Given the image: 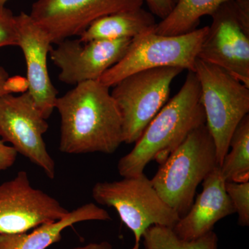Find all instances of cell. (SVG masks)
Instances as JSON below:
<instances>
[{
  "label": "cell",
  "instance_id": "6da1fadb",
  "mask_svg": "<svg viewBox=\"0 0 249 249\" xmlns=\"http://www.w3.org/2000/svg\"><path fill=\"white\" fill-rule=\"evenodd\" d=\"M109 88L98 80H90L75 85L57 98L60 152L111 155L124 142L122 119Z\"/></svg>",
  "mask_w": 249,
  "mask_h": 249
},
{
  "label": "cell",
  "instance_id": "7a4b0ae2",
  "mask_svg": "<svg viewBox=\"0 0 249 249\" xmlns=\"http://www.w3.org/2000/svg\"><path fill=\"white\" fill-rule=\"evenodd\" d=\"M205 124L200 84L196 73L188 71L181 89L157 113L133 149L119 160V175L133 178L143 173L152 160L161 164L188 134Z\"/></svg>",
  "mask_w": 249,
  "mask_h": 249
},
{
  "label": "cell",
  "instance_id": "3957f363",
  "mask_svg": "<svg viewBox=\"0 0 249 249\" xmlns=\"http://www.w3.org/2000/svg\"><path fill=\"white\" fill-rule=\"evenodd\" d=\"M217 166L213 139L206 124H201L160 165L152 186L181 217L191 209L198 186Z\"/></svg>",
  "mask_w": 249,
  "mask_h": 249
},
{
  "label": "cell",
  "instance_id": "277c9868",
  "mask_svg": "<svg viewBox=\"0 0 249 249\" xmlns=\"http://www.w3.org/2000/svg\"><path fill=\"white\" fill-rule=\"evenodd\" d=\"M206 124L215 144L218 164L229 152L234 130L249 111V88L221 67L196 59Z\"/></svg>",
  "mask_w": 249,
  "mask_h": 249
},
{
  "label": "cell",
  "instance_id": "5b68a950",
  "mask_svg": "<svg viewBox=\"0 0 249 249\" xmlns=\"http://www.w3.org/2000/svg\"><path fill=\"white\" fill-rule=\"evenodd\" d=\"M91 195L98 204L112 207L134 235L133 249H139L144 232L154 225L173 228L178 213L159 196L151 179L142 173L120 181L98 182Z\"/></svg>",
  "mask_w": 249,
  "mask_h": 249
},
{
  "label": "cell",
  "instance_id": "8992f818",
  "mask_svg": "<svg viewBox=\"0 0 249 249\" xmlns=\"http://www.w3.org/2000/svg\"><path fill=\"white\" fill-rule=\"evenodd\" d=\"M209 27L179 36H162L155 31L134 37L124 58L98 81L111 88L129 75L160 67H179L194 71Z\"/></svg>",
  "mask_w": 249,
  "mask_h": 249
},
{
  "label": "cell",
  "instance_id": "52a82bcc",
  "mask_svg": "<svg viewBox=\"0 0 249 249\" xmlns=\"http://www.w3.org/2000/svg\"><path fill=\"white\" fill-rule=\"evenodd\" d=\"M183 70L165 67L129 75L111 91L122 119L123 142L134 143L163 107L173 80Z\"/></svg>",
  "mask_w": 249,
  "mask_h": 249
},
{
  "label": "cell",
  "instance_id": "ba28073f",
  "mask_svg": "<svg viewBox=\"0 0 249 249\" xmlns=\"http://www.w3.org/2000/svg\"><path fill=\"white\" fill-rule=\"evenodd\" d=\"M49 128L32 96L28 91L0 97V139L11 143L18 154L45 172L47 178L55 176V164L49 153L44 134Z\"/></svg>",
  "mask_w": 249,
  "mask_h": 249
},
{
  "label": "cell",
  "instance_id": "9c48e42d",
  "mask_svg": "<svg viewBox=\"0 0 249 249\" xmlns=\"http://www.w3.org/2000/svg\"><path fill=\"white\" fill-rule=\"evenodd\" d=\"M144 0H37L29 16L58 44L79 36L100 18L142 8Z\"/></svg>",
  "mask_w": 249,
  "mask_h": 249
},
{
  "label": "cell",
  "instance_id": "30bf717a",
  "mask_svg": "<svg viewBox=\"0 0 249 249\" xmlns=\"http://www.w3.org/2000/svg\"><path fill=\"white\" fill-rule=\"evenodd\" d=\"M69 213L56 199L31 186L26 171L0 184V234L30 231Z\"/></svg>",
  "mask_w": 249,
  "mask_h": 249
},
{
  "label": "cell",
  "instance_id": "8fae6325",
  "mask_svg": "<svg viewBox=\"0 0 249 249\" xmlns=\"http://www.w3.org/2000/svg\"><path fill=\"white\" fill-rule=\"evenodd\" d=\"M211 17L198 58L221 67L249 88V34L239 21L235 0L221 5Z\"/></svg>",
  "mask_w": 249,
  "mask_h": 249
},
{
  "label": "cell",
  "instance_id": "7c38bea8",
  "mask_svg": "<svg viewBox=\"0 0 249 249\" xmlns=\"http://www.w3.org/2000/svg\"><path fill=\"white\" fill-rule=\"evenodd\" d=\"M132 39L82 42L68 38L51 49L49 56L59 70L62 83L76 85L98 80L124 58Z\"/></svg>",
  "mask_w": 249,
  "mask_h": 249
},
{
  "label": "cell",
  "instance_id": "4fadbf2b",
  "mask_svg": "<svg viewBox=\"0 0 249 249\" xmlns=\"http://www.w3.org/2000/svg\"><path fill=\"white\" fill-rule=\"evenodd\" d=\"M18 33V47L22 50L27 65V91L30 93L42 116L50 117L58 98V90L49 74L47 58L52 42L47 33L29 14L16 16Z\"/></svg>",
  "mask_w": 249,
  "mask_h": 249
},
{
  "label": "cell",
  "instance_id": "5bb4252c",
  "mask_svg": "<svg viewBox=\"0 0 249 249\" xmlns=\"http://www.w3.org/2000/svg\"><path fill=\"white\" fill-rule=\"evenodd\" d=\"M220 166L214 168L202 181V191L188 213L179 218L173 231L179 238L193 240L212 231L216 223L235 213L226 191Z\"/></svg>",
  "mask_w": 249,
  "mask_h": 249
},
{
  "label": "cell",
  "instance_id": "9a60e30c",
  "mask_svg": "<svg viewBox=\"0 0 249 249\" xmlns=\"http://www.w3.org/2000/svg\"><path fill=\"white\" fill-rule=\"evenodd\" d=\"M109 213L93 203L80 206L60 220L42 224L30 231L18 234H0V249H47L62 239L67 228L86 221H107Z\"/></svg>",
  "mask_w": 249,
  "mask_h": 249
},
{
  "label": "cell",
  "instance_id": "2e32d148",
  "mask_svg": "<svg viewBox=\"0 0 249 249\" xmlns=\"http://www.w3.org/2000/svg\"><path fill=\"white\" fill-rule=\"evenodd\" d=\"M156 24L154 15L142 7L139 8L100 18L79 36V40L87 42L133 39L145 33L155 31Z\"/></svg>",
  "mask_w": 249,
  "mask_h": 249
},
{
  "label": "cell",
  "instance_id": "e0dca14e",
  "mask_svg": "<svg viewBox=\"0 0 249 249\" xmlns=\"http://www.w3.org/2000/svg\"><path fill=\"white\" fill-rule=\"evenodd\" d=\"M232 0H178L169 14L157 23L156 34L179 36L196 30L201 18L212 16L224 3Z\"/></svg>",
  "mask_w": 249,
  "mask_h": 249
},
{
  "label": "cell",
  "instance_id": "ac0fdd59",
  "mask_svg": "<svg viewBox=\"0 0 249 249\" xmlns=\"http://www.w3.org/2000/svg\"><path fill=\"white\" fill-rule=\"evenodd\" d=\"M220 166L226 181L242 183L249 181V116L237 126L231 138L229 149Z\"/></svg>",
  "mask_w": 249,
  "mask_h": 249
},
{
  "label": "cell",
  "instance_id": "d6986e66",
  "mask_svg": "<svg viewBox=\"0 0 249 249\" xmlns=\"http://www.w3.org/2000/svg\"><path fill=\"white\" fill-rule=\"evenodd\" d=\"M145 249H218L219 239L212 231L193 240L179 238L172 228L154 225L142 236Z\"/></svg>",
  "mask_w": 249,
  "mask_h": 249
},
{
  "label": "cell",
  "instance_id": "ffe728a7",
  "mask_svg": "<svg viewBox=\"0 0 249 249\" xmlns=\"http://www.w3.org/2000/svg\"><path fill=\"white\" fill-rule=\"evenodd\" d=\"M226 191L235 213L238 214L239 225L247 227L249 225V181L236 183L227 181Z\"/></svg>",
  "mask_w": 249,
  "mask_h": 249
},
{
  "label": "cell",
  "instance_id": "44dd1931",
  "mask_svg": "<svg viewBox=\"0 0 249 249\" xmlns=\"http://www.w3.org/2000/svg\"><path fill=\"white\" fill-rule=\"evenodd\" d=\"M18 42L16 16L5 6L0 7V48L8 46H18Z\"/></svg>",
  "mask_w": 249,
  "mask_h": 249
},
{
  "label": "cell",
  "instance_id": "7402d4cb",
  "mask_svg": "<svg viewBox=\"0 0 249 249\" xmlns=\"http://www.w3.org/2000/svg\"><path fill=\"white\" fill-rule=\"evenodd\" d=\"M18 152L11 145H6L0 139V172L9 169L16 162Z\"/></svg>",
  "mask_w": 249,
  "mask_h": 249
},
{
  "label": "cell",
  "instance_id": "603a6c76",
  "mask_svg": "<svg viewBox=\"0 0 249 249\" xmlns=\"http://www.w3.org/2000/svg\"><path fill=\"white\" fill-rule=\"evenodd\" d=\"M145 1L150 12L161 19L170 14L175 5L172 0H144Z\"/></svg>",
  "mask_w": 249,
  "mask_h": 249
},
{
  "label": "cell",
  "instance_id": "cb8c5ba5",
  "mask_svg": "<svg viewBox=\"0 0 249 249\" xmlns=\"http://www.w3.org/2000/svg\"><path fill=\"white\" fill-rule=\"evenodd\" d=\"M235 2L241 25L249 34V0H235Z\"/></svg>",
  "mask_w": 249,
  "mask_h": 249
},
{
  "label": "cell",
  "instance_id": "d4e9b609",
  "mask_svg": "<svg viewBox=\"0 0 249 249\" xmlns=\"http://www.w3.org/2000/svg\"><path fill=\"white\" fill-rule=\"evenodd\" d=\"M7 89L10 93L25 92L28 90L27 78L21 76L9 77L7 81Z\"/></svg>",
  "mask_w": 249,
  "mask_h": 249
},
{
  "label": "cell",
  "instance_id": "484cf974",
  "mask_svg": "<svg viewBox=\"0 0 249 249\" xmlns=\"http://www.w3.org/2000/svg\"><path fill=\"white\" fill-rule=\"evenodd\" d=\"M9 78V73L4 67L0 66V97L6 93H10L7 89V81Z\"/></svg>",
  "mask_w": 249,
  "mask_h": 249
},
{
  "label": "cell",
  "instance_id": "4316f807",
  "mask_svg": "<svg viewBox=\"0 0 249 249\" xmlns=\"http://www.w3.org/2000/svg\"><path fill=\"white\" fill-rule=\"evenodd\" d=\"M71 249H113L112 245L107 241L99 243H90L83 247H75Z\"/></svg>",
  "mask_w": 249,
  "mask_h": 249
},
{
  "label": "cell",
  "instance_id": "83f0119b",
  "mask_svg": "<svg viewBox=\"0 0 249 249\" xmlns=\"http://www.w3.org/2000/svg\"><path fill=\"white\" fill-rule=\"evenodd\" d=\"M9 0H0V7H3V6H5V4L7 3V1H9Z\"/></svg>",
  "mask_w": 249,
  "mask_h": 249
},
{
  "label": "cell",
  "instance_id": "f1b7e54d",
  "mask_svg": "<svg viewBox=\"0 0 249 249\" xmlns=\"http://www.w3.org/2000/svg\"><path fill=\"white\" fill-rule=\"evenodd\" d=\"M172 1H173L174 4H175L178 1V0H172Z\"/></svg>",
  "mask_w": 249,
  "mask_h": 249
}]
</instances>
